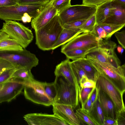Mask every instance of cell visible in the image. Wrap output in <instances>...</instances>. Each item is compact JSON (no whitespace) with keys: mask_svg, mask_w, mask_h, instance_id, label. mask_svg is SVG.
Segmentation results:
<instances>
[{"mask_svg":"<svg viewBox=\"0 0 125 125\" xmlns=\"http://www.w3.org/2000/svg\"><path fill=\"white\" fill-rule=\"evenodd\" d=\"M81 88H94L96 86L95 82L88 78L87 76L83 77L79 82Z\"/></svg>","mask_w":125,"mask_h":125,"instance_id":"e575fe53","label":"cell"},{"mask_svg":"<svg viewBox=\"0 0 125 125\" xmlns=\"http://www.w3.org/2000/svg\"><path fill=\"white\" fill-rule=\"evenodd\" d=\"M52 105L53 114L68 125H80L79 121L71 106L55 104Z\"/></svg>","mask_w":125,"mask_h":125,"instance_id":"5bb4252c","label":"cell"},{"mask_svg":"<svg viewBox=\"0 0 125 125\" xmlns=\"http://www.w3.org/2000/svg\"><path fill=\"white\" fill-rule=\"evenodd\" d=\"M25 98L35 103L46 106L52 105L53 101L45 93L44 88V82L34 79L25 81L23 88Z\"/></svg>","mask_w":125,"mask_h":125,"instance_id":"ba28073f","label":"cell"},{"mask_svg":"<svg viewBox=\"0 0 125 125\" xmlns=\"http://www.w3.org/2000/svg\"><path fill=\"white\" fill-rule=\"evenodd\" d=\"M99 39L92 32H83L62 46L61 52L63 53L67 51L77 48L92 50L98 47Z\"/></svg>","mask_w":125,"mask_h":125,"instance_id":"30bf717a","label":"cell"},{"mask_svg":"<svg viewBox=\"0 0 125 125\" xmlns=\"http://www.w3.org/2000/svg\"><path fill=\"white\" fill-rule=\"evenodd\" d=\"M25 81L14 77L6 82L0 92V104L9 102L20 94L23 89Z\"/></svg>","mask_w":125,"mask_h":125,"instance_id":"8fae6325","label":"cell"},{"mask_svg":"<svg viewBox=\"0 0 125 125\" xmlns=\"http://www.w3.org/2000/svg\"><path fill=\"white\" fill-rule=\"evenodd\" d=\"M92 105V103L90 97L84 104L83 107L82 109L87 112H88L91 109Z\"/></svg>","mask_w":125,"mask_h":125,"instance_id":"f6af8a7d","label":"cell"},{"mask_svg":"<svg viewBox=\"0 0 125 125\" xmlns=\"http://www.w3.org/2000/svg\"><path fill=\"white\" fill-rule=\"evenodd\" d=\"M50 0H18V3L20 5H41L47 4Z\"/></svg>","mask_w":125,"mask_h":125,"instance_id":"8d00e7d4","label":"cell"},{"mask_svg":"<svg viewBox=\"0 0 125 125\" xmlns=\"http://www.w3.org/2000/svg\"><path fill=\"white\" fill-rule=\"evenodd\" d=\"M47 4L29 5L17 4L12 6L0 7V19L5 21H21L23 15L27 14L32 19L38 15Z\"/></svg>","mask_w":125,"mask_h":125,"instance_id":"3957f363","label":"cell"},{"mask_svg":"<svg viewBox=\"0 0 125 125\" xmlns=\"http://www.w3.org/2000/svg\"><path fill=\"white\" fill-rule=\"evenodd\" d=\"M103 125H118L117 120L104 116Z\"/></svg>","mask_w":125,"mask_h":125,"instance_id":"ee69618b","label":"cell"},{"mask_svg":"<svg viewBox=\"0 0 125 125\" xmlns=\"http://www.w3.org/2000/svg\"><path fill=\"white\" fill-rule=\"evenodd\" d=\"M86 112L96 125H103L104 116L98 100L97 96L90 110L88 112Z\"/></svg>","mask_w":125,"mask_h":125,"instance_id":"44dd1931","label":"cell"},{"mask_svg":"<svg viewBox=\"0 0 125 125\" xmlns=\"http://www.w3.org/2000/svg\"><path fill=\"white\" fill-rule=\"evenodd\" d=\"M71 64L74 73L79 83V82L82 78L83 76H87L86 75L84 71L80 67L72 61L71 62Z\"/></svg>","mask_w":125,"mask_h":125,"instance_id":"d590c367","label":"cell"},{"mask_svg":"<svg viewBox=\"0 0 125 125\" xmlns=\"http://www.w3.org/2000/svg\"><path fill=\"white\" fill-rule=\"evenodd\" d=\"M0 31L6 33L10 38L16 40L24 49L27 47L33 38L31 30L15 21H5Z\"/></svg>","mask_w":125,"mask_h":125,"instance_id":"5b68a950","label":"cell"},{"mask_svg":"<svg viewBox=\"0 0 125 125\" xmlns=\"http://www.w3.org/2000/svg\"><path fill=\"white\" fill-rule=\"evenodd\" d=\"M52 5L57 10L58 13L71 5V0H50Z\"/></svg>","mask_w":125,"mask_h":125,"instance_id":"4dcf8cb0","label":"cell"},{"mask_svg":"<svg viewBox=\"0 0 125 125\" xmlns=\"http://www.w3.org/2000/svg\"><path fill=\"white\" fill-rule=\"evenodd\" d=\"M82 33L81 30H75L63 28L57 41L52 46L51 50H54L64 45Z\"/></svg>","mask_w":125,"mask_h":125,"instance_id":"ffe728a7","label":"cell"},{"mask_svg":"<svg viewBox=\"0 0 125 125\" xmlns=\"http://www.w3.org/2000/svg\"><path fill=\"white\" fill-rule=\"evenodd\" d=\"M114 0L117 3L125 6V0Z\"/></svg>","mask_w":125,"mask_h":125,"instance_id":"c3c4849f","label":"cell"},{"mask_svg":"<svg viewBox=\"0 0 125 125\" xmlns=\"http://www.w3.org/2000/svg\"><path fill=\"white\" fill-rule=\"evenodd\" d=\"M98 24L107 33L106 39H109L115 32L120 30L125 27L124 25H114L101 23Z\"/></svg>","mask_w":125,"mask_h":125,"instance_id":"4316f807","label":"cell"},{"mask_svg":"<svg viewBox=\"0 0 125 125\" xmlns=\"http://www.w3.org/2000/svg\"><path fill=\"white\" fill-rule=\"evenodd\" d=\"M87 19L76 21L67 24H64L62 26L63 28L75 30H81V27Z\"/></svg>","mask_w":125,"mask_h":125,"instance_id":"836d02e7","label":"cell"},{"mask_svg":"<svg viewBox=\"0 0 125 125\" xmlns=\"http://www.w3.org/2000/svg\"><path fill=\"white\" fill-rule=\"evenodd\" d=\"M86 58H92L101 62L108 64L107 57L98 47L90 51L86 55Z\"/></svg>","mask_w":125,"mask_h":125,"instance_id":"d4e9b609","label":"cell"},{"mask_svg":"<svg viewBox=\"0 0 125 125\" xmlns=\"http://www.w3.org/2000/svg\"><path fill=\"white\" fill-rule=\"evenodd\" d=\"M109 39H100L98 47L100 49L107 57L108 64H111L116 62L118 58L115 51L117 47L116 44Z\"/></svg>","mask_w":125,"mask_h":125,"instance_id":"e0dca14e","label":"cell"},{"mask_svg":"<svg viewBox=\"0 0 125 125\" xmlns=\"http://www.w3.org/2000/svg\"><path fill=\"white\" fill-rule=\"evenodd\" d=\"M114 0H83L82 4L97 7L108 1Z\"/></svg>","mask_w":125,"mask_h":125,"instance_id":"f35d334b","label":"cell"},{"mask_svg":"<svg viewBox=\"0 0 125 125\" xmlns=\"http://www.w3.org/2000/svg\"><path fill=\"white\" fill-rule=\"evenodd\" d=\"M97 93L98 89L95 86L90 96L92 104L94 102L97 97Z\"/></svg>","mask_w":125,"mask_h":125,"instance_id":"bcb514c9","label":"cell"},{"mask_svg":"<svg viewBox=\"0 0 125 125\" xmlns=\"http://www.w3.org/2000/svg\"><path fill=\"white\" fill-rule=\"evenodd\" d=\"M31 70L26 68L19 69L14 72L11 78H16L25 81H28L34 79Z\"/></svg>","mask_w":125,"mask_h":125,"instance_id":"83f0119b","label":"cell"},{"mask_svg":"<svg viewBox=\"0 0 125 125\" xmlns=\"http://www.w3.org/2000/svg\"><path fill=\"white\" fill-rule=\"evenodd\" d=\"M0 59L6 60L19 69L26 68L31 70L39 63L36 55L26 50L22 51L0 50Z\"/></svg>","mask_w":125,"mask_h":125,"instance_id":"277c9868","label":"cell"},{"mask_svg":"<svg viewBox=\"0 0 125 125\" xmlns=\"http://www.w3.org/2000/svg\"><path fill=\"white\" fill-rule=\"evenodd\" d=\"M75 113L79 121L80 125H96L87 112L81 108L76 110Z\"/></svg>","mask_w":125,"mask_h":125,"instance_id":"484cf974","label":"cell"},{"mask_svg":"<svg viewBox=\"0 0 125 125\" xmlns=\"http://www.w3.org/2000/svg\"><path fill=\"white\" fill-rule=\"evenodd\" d=\"M95 87L84 88L81 89L79 100L82 109L83 108L85 103L90 97Z\"/></svg>","mask_w":125,"mask_h":125,"instance_id":"1f68e13d","label":"cell"},{"mask_svg":"<svg viewBox=\"0 0 125 125\" xmlns=\"http://www.w3.org/2000/svg\"><path fill=\"white\" fill-rule=\"evenodd\" d=\"M96 24L95 15L94 14L86 20L81 27V30L83 33L92 32Z\"/></svg>","mask_w":125,"mask_h":125,"instance_id":"f546056e","label":"cell"},{"mask_svg":"<svg viewBox=\"0 0 125 125\" xmlns=\"http://www.w3.org/2000/svg\"><path fill=\"white\" fill-rule=\"evenodd\" d=\"M17 4L18 0H0V7L14 5Z\"/></svg>","mask_w":125,"mask_h":125,"instance_id":"b9f144b4","label":"cell"},{"mask_svg":"<svg viewBox=\"0 0 125 125\" xmlns=\"http://www.w3.org/2000/svg\"><path fill=\"white\" fill-rule=\"evenodd\" d=\"M44 88L46 94L54 102L57 94L56 81L51 83L44 82Z\"/></svg>","mask_w":125,"mask_h":125,"instance_id":"f1b7e54d","label":"cell"},{"mask_svg":"<svg viewBox=\"0 0 125 125\" xmlns=\"http://www.w3.org/2000/svg\"><path fill=\"white\" fill-rule=\"evenodd\" d=\"M113 1H107L97 7L95 14L96 23L103 22L107 18L112 15L115 9L112 3Z\"/></svg>","mask_w":125,"mask_h":125,"instance_id":"d6986e66","label":"cell"},{"mask_svg":"<svg viewBox=\"0 0 125 125\" xmlns=\"http://www.w3.org/2000/svg\"><path fill=\"white\" fill-rule=\"evenodd\" d=\"M58 14L57 10L52 5L50 0L38 15L32 20L31 21L32 27L35 31L39 29Z\"/></svg>","mask_w":125,"mask_h":125,"instance_id":"9a60e30c","label":"cell"},{"mask_svg":"<svg viewBox=\"0 0 125 125\" xmlns=\"http://www.w3.org/2000/svg\"><path fill=\"white\" fill-rule=\"evenodd\" d=\"M71 62L70 59L68 58L62 61L56 66L54 74L56 78L61 76L63 77L68 84L75 86L80 97L81 88L72 68Z\"/></svg>","mask_w":125,"mask_h":125,"instance_id":"4fadbf2b","label":"cell"},{"mask_svg":"<svg viewBox=\"0 0 125 125\" xmlns=\"http://www.w3.org/2000/svg\"><path fill=\"white\" fill-rule=\"evenodd\" d=\"M23 117L29 125H68L54 114L30 113L24 115Z\"/></svg>","mask_w":125,"mask_h":125,"instance_id":"7c38bea8","label":"cell"},{"mask_svg":"<svg viewBox=\"0 0 125 125\" xmlns=\"http://www.w3.org/2000/svg\"><path fill=\"white\" fill-rule=\"evenodd\" d=\"M15 66L10 62L2 59H0V74L5 70Z\"/></svg>","mask_w":125,"mask_h":125,"instance_id":"60d3db41","label":"cell"},{"mask_svg":"<svg viewBox=\"0 0 125 125\" xmlns=\"http://www.w3.org/2000/svg\"><path fill=\"white\" fill-rule=\"evenodd\" d=\"M72 61L84 71L88 78L95 82L97 71L86 58L79 59Z\"/></svg>","mask_w":125,"mask_h":125,"instance_id":"603a6c76","label":"cell"},{"mask_svg":"<svg viewBox=\"0 0 125 125\" xmlns=\"http://www.w3.org/2000/svg\"><path fill=\"white\" fill-rule=\"evenodd\" d=\"M97 7L83 5L70 6L58 14L62 26L77 20L88 19L95 14Z\"/></svg>","mask_w":125,"mask_h":125,"instance_id":"8992f818","label":"cell"},{"mask_svg":"<svg viewBox=\"0 0 125 125\" xmlns=\"http://www.w3.org/2000/svg\"><path fill=\"white\" fill-rule=\"evenodd\" d=\"M114 34L119 43L125 49V31L124 30L120 32L117 31Z\"/></svg>","mask_w":125,"mask_h":125,"instance_id":"ab89813d","label":"cell"},{"mask_svg":"<svg viewBox=\"0 0 125 125\" xmlns=\"http://www.w3.org/2000/svg\"><path fill=\"white\" fill-rule=\"evenodd\" d=\"M55 78L57 94L54 104L71 106L74 109L79 104L80 94L76 87L62 79Z\"/></svg>","mask_w":125,"mask_h":125,"instance_id":"52a82bcc","label":"cell"},{"mask_svg":"<svg viewBox=\"0 0 125 125\" xmlns=\"http://www.w3.org/2000/svg\"><path fill=\"white\" fill-rule=\"evenodd\" d=\"M96 88L98 99L104 116L116 120L118 113L114 102L100 88Z\"/></svg>","mask_w":125,"mask_h":125,"instance_id":"2e32d148","label":"cell"},{"mask_svg":"<svg viewBox=\"0 0 125 125\" xmlns=\"http://www.w3.org/2000/svg\"><path fill=\"white\" fill-rule=\"evenodd\" d=\"M95 82L96 87L105 93L113 101L118 114L125 111L123 94L106 77L98 71L96 75Z\"/></svg>","mask_w":125,"mask_h":125,"instance_id":"9c48e42d","label":"cell"},{"mask_svg":"<svg viewBox=\"0 0 125 125\" xmlns=\"http://www.w3.org/2000/svg\"><path fill=\"white\" fill-rule=\"evenodd\" d=\"M91 50L83 48H77L67 51L63 53L67 58L74 61L86 58L88 53Z\"/></svg>","mask_w":125,"mask_h":125,"instance_id":"cb8c5ba5","label":"cell"},{"mask_svg":"<svg viewBox=\"0 0 125 125\" xmlns=\"http://www.w3.org/2000/svg\"><path fill=\"white\" fill-rule=\"evenodd\" d=\"M63 28L57 14L44 26L35 31L36 44L42 50H51Z\"/></svg>","mask_w":125,"mask_h":125,"instance_id":"6da1fadb","label":"cell"},{"mask_svg":"<svg viewBox=\"0 0 125 125\" xmlns=\"http://www.w3.org/2000/svg\"><path fill=\"white\" fill-rule=\"evenodd\" d=\"M23 49L16 40L6 33L0 38V50L22 51Z\"/></svg>","mask_w":125,"mask_h":125,"instance_id":"7402d4cb","label":"cell"},{"mask_svg":"<svg viewBox=\"0 0 125 125\" xmlns=\"http://www.w3.org/2000/svg\"><path fill=\"white\" fill-rule=\"evenodd\" d=\"M117 47V51L118 52L120 53L121 54H122L124 51V48L121 46L118 45Z\"/></svg>","mask_w":125,"mask_h":125,"instance_id":"7dc6e473","label":"cell"},{"mask_svg":"<svg viewBox=\"0 0 125 125\" xmlns=\"http://www.w3.org/2000/svg\"><path fill=\"white\" fill-rule=\"evenodd\" d=\"M18 68L14 67L7 69L0 74V83L6 82L10 78L12 75Z\"/></svg>","mask_w":125,"mask_h":125,"instance_id":"d6a6232c","label":"cell"},{"mask_svg":"<svg viewBox=\"0 0 125 125\" xmlns=\"http://www.w3.org/2000/svg\"><path fill=\"white\" fill-rule=\"evenodd\" d=\"M125 112L123 111L118 113L116 119L118 125H125Z\"/></svg>","mask_w":125,"mask_h":125,"instance_id":"7bdbcfd3","label":"cell"},{"mask_svg":"<svg viewBox=\"0 0 125 125\" xmlns=\"http://www.w3.org/2000/svg\"><path fill=\"white\" fill-rule=\"evenodd\" d=\"M4 33V32L0 31V38L3 35Z\"/></svg>","mask_w":125,"mask_h":125,"instance_id":"f907efd6","label":"cell"},{"mask_svg":"<svg viewBox=\"0 0 125 125\" xmlns=\"http://www.w3.org/2000/svg\"><path fill=\"white\" fill-rule=\"evenodd\" d=\"M86 58L97 71L106 77L124 94L125 91V64L116 68L92 58Z\"/></svg>","mask_w":125,"mask_h":125,"instance_id":"7a4b0ae2","label":"cell"},{"mask_svg":"<svg viewBox=\"0 0 125 125\" xmlns=\"http://www.w3.org/2000/svg\"><path fill=\"white\" fill-rule=\"evenodd\" d=\"M5 82L0 83V92L2 89Z\"/></svg>","mask_w":125,"mask_h":125,"instance_id":"681fc988","label":"cell"},{"mask_svg":"<svg viewBox=\"0 0 125 125\" xmlns=\"http://www.w3.org/2000/svg\"><path fill=\"white\" fill-rule=\"evenodd\" d=\"M112 3L115 7L113 13L102 23L114 25L125 24V6L117 3L114 0Z\"/></svg>","mask_w":125,"mask_h":125,"instance_id":"ac0fdd59","label":"cell"},{"mask_svg":"<svg viewBox=\"0 0 125 125\" xmlns=\"http://www.w3.org/2000/svg\"><path fill=\"white\" fill-rule=\"evenodd\" d=\"M99 39H106L107 33L104 29L96 23L92 32Z\"/></svg>","mask_w":125,"mask_h":125,"instance_id":"74e56055","label":"cell"}]
</instances>
